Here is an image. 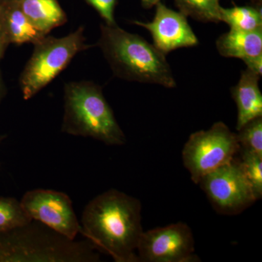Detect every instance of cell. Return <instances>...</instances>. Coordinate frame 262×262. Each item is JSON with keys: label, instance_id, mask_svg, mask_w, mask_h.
Here are the masks:
<instances>
[{"label": "cell", "instance_id": "6da1fadb", "mask_svg": "<svg viewBox=\"0 0 262 262\" xmlns=\"http://www.w3.org/2000/svg\"><path fill=\"white\" fill-rule=\"evenodd\" d=\"M80 234L116 262H139L136 254L143 233L137 198L112 189L84 207Z\"/></svg>", "mask_w": 262, "mask_h": 262}, {"label": "cell", "instance_id": "7a4b0ae2", "mask_svg": "<svg viewBox=\"0 0 262 262\" xmlns=\"http://www.w3.org/2000/svg\"><path fill=\"white\" fill-rule=\"evenodd\" d=\"M97 45L114 75L130 82L156 84L168 89L177 86L166 56L154 45L117 24H101Z\"/></svg>", "mask_w": 262, "mask_h": 262}, {"label": "cell", "instance_id": "3957f363", "mask_svg": "<svg viewBox=\"0 0 262 262\" xmlns=\"http://www.w3.org/2000/svg\"><path fill=\"white\" fill-rule=\"evenodd\" d=\"M62 132L92 138L110 146L126 144L102 89L91 81L70 82L64 87V113Z\"/></svg>", "mask_w": 262, "mask_h": 262}, {"label": "cell", "instance_id": "277c9868", "mask_svg": "<svg viewBox=\"0 0 262 262\" xmlns=\"http://www.w3.org/2000/svg\"><path fill=\"white\" fill-rule=\"evenodd\" d=\"M80 27L63 37L46 35L34 45L30 59L19 79L24 100L34 97L67 68L76 55L92 48Z\"/></svg>", "mask_w": 262, "mask_h": 262}, {"label": "cell", "instance_id": "5b68a950", "mask_svg": "<svg viewBox=\"0 0 262 262\" xmlns=\"http://www.w3.org/2000/svg\"><path fill=\"white\" fill-rule=\"evenodd\" d=\"M237 135L222 122H217L207 130L189 136L183 148L182 158L194 184L207 174L229 163L238 154Z\"/></svg>", "mask_w": 262, "mask_h": 262}, {"label": "cell", "instance_id": "8992f818", "mask_svg": "<svg viewBox=\"0 0 262 262\" xmlns=\"http://www.w3.org/2000/svg\"><path fill=\"white\" fill-rule=\"evenodd\" d=\"M198 184L213 208L222 214L242 213L257 201L236 157L203 177Z\"/></svg>", "mask_w": 262, "mask_h": 262}, {"label": "cell", "instance_id": "52a82bcc", "mask_svg": "<svg viewBox=\"0 0 262 262\" xmlns=\"http://www.w3.org/2000/svg\"><path fill=\"white\" fill-rule=\"evenodd\" d=\"M136 250L139 261H201L194 254L192 229L183 222L143 232Z\"/></svg>", "mask_w": 262, "mask_h": 262}, {"label": "cell", "instance_id": "ba28073f", "mask_svg": "<svg viewBox=\"0 0 262 262\" xmlns=\"http://www.w3.org/2000/svg\"><path fill=\"white\" fill-rule=\"evenodd\" d=\"M22 206L33 221L49 227L66 238L75 241L81 225L68 194L51 189H36L24 194Z\"/></svg>", "mask_w": 262, "mask_h": 262}, {"label": "cell", "instance_id": "9c48e42d", "mask_svg": "<svg viewBox=\"0 0 262 262\" xmlns=\"http://www.w3.org/2000/svg\"><path fill=\"white\" fill-rule=\"evenodd\" d=\"M155 7L156 11L151 21L132 20L134 25L149 31L155 47L167 55L179 48L198 46L199 41L185 15L170 9L161 2Z\"/></svg>", "mask_w": 262, "mask_h": 262}, {"label": "cell", "instance_id": "30bf717a", "mask_svg": "<svg viewBox=\"0 0 262 262\" xmlns=\"http://www.w3.org/2000/svg\"><path fill=\"white\" fill-rule=\"evenodd\" d=\"M261 77L246 69L241 72V78L231 89V94L237 105L236 130L253 119L262 117V94L259 82Z\"/></svg>", "mask_w": 262, "mask_h": 262}, {"label": "cell", "instance_id": "8fae6325", "mask_svg": "<svg viewBox=\"0 0 262 262\" xmlns=\"http://www.w3.org/2000/svg\"><path fill=\"white\" fill-rule=\"evenodd\" d=\"M217 51L226 58L245 61L262 55V29L254 31L231 29L222 34L215 42Z\"/></svg>", "mask_w": 262, "mask_h": 262}, {"label": "cell", "instance_id": "7c38bea8", "mask_svg": "<svg viewBox=\"0 0 262 262\" xmlns=\"http://www.w3.org/2000/svg\"><path fill=\"white\" fill-rule=\"evenodd\" d=\"M0 4L5 32L10 44L20 46L32 43L34 45L46 37V34L38 30L24 14L18 0H9Z\"/></svg>", "mask_w": 262, "mask_h": 262}, {"label": "cell", "instance_id": "4fadbf2b", "mask_svg": "<svg viewBox=\"0 0 262 262\" xmlns=\"http://www.w3.org/2000/svg\"><path fill=\"white\" fill-rule=\"evenodd\" d=\"M18 3L33 25L46 35L67 23V14L58 0H18Z\"/></svg>", "mask_w": 262, "mask_h": 262}, {"label": "cell", "instance_id": "5bb4252c", "mask_svg": "<svg viewBox=\"0 0 262 262\" xmlns=\"http://www.w3.org/2000/svg\"><path fill=\"white\" fill-rule=\"evenodd\" d=\"M220 21L228 24L231 29L254 31L262 29L261 8L251 6L221 7Z\"/></svg>", "mask_w": 262, "mask_h": 262}, {"label": "cell", "instance_id": "9a60e30c", "mask_svg": "<svg viewBox=\"0 0 262 262\" xmlns=\"http://www.w3.org/2000/svg\"><path fill=\"white\" fill-rule=\"evenodd\" d=\"M179 11L198 21L220 22V0H174Z\"/></svg>", "mask_w": 262, "mask_h": 262}, {"label": "cell", "instance_id": "2e32d148", "mask_svg": "<svg viewBox=\"0 0 262 262\" xmlns=\"http://www.w3.org/2000/svg\"><path fill=\"white\" fill-rule=\"evenodd\" d=\"M32 221L20 201L14 198L0 196V233L24 227Z\"/></svg>", "mask_w": 262, "mask_h": 262}, {"label": "cell", "instance_id": "e0dca14e", "mask_svg": "<svg viewBox=\"0 0 262 262\" xmlns=\"http://www.w3.org/2000/svg\"><path fill=\"white\" fill-rule=\"evenodd\" d=\"M239 161L256 200L262 198V155L239 149Z\"/></svg>", "mask_w": 262, "mask_h": 262}, {"label": "cell", "instance_id": "ac0fdd59", "mask_svg": "<svg viewBox=\"0 0 262 262\" xmlns=\"http://www.w3.org/2000/svg\"><path fill=\"white\" fill-rule=\"evenodd\" d=\"M237 131L239 149L262 155V117L253 119Z\"/></svg>", "mask_w": 262, "mask_h": 262}, {"label": "cell", "instance_id": "d6986e66", "mask_svg": "<svg viewBox=\"0 0 262 262\" xmlns=\"http://www.w3.org/2000/svg\"><path fill=\"white\" fill-rule=\"evenodd\" d=\"M93 7L107 25L117 24L115 18V10L118 0H85Z\"/></svg>", "mask_w": 262, "mask_h": 262}, {"label": "cell", "instance_id": "ffe728a7", "mask_svg": "<svg viewBox=\"0 0 262 262\" xmlns=\"http://www.w3.org/2000/svg\"><path fill=\"white\" fill-rule=\"evenodd\" d=\"M9 45V41H8L6 32H5L4 23H3L2 5L0 4V60L4 56L5 51Z\"/></svg>", "mask_w": 262, "mask_h": 262}, {"label": "cell", "instance_id": "44dd1931", "mask_svg": "<svg viewBox=\"0 0 262 262\" xmlns=\"http://www.w3.org/2000/svg\"><path fill=\"white\" fill-rule=\"evenodd\" d=\"M244 63L247 66V69L261 77L262 75V55L245 60Z\"/></svg>", "mask_w": 262, "mask_h": 262}, {"label": "cell", "instance_id": "7402d4cb", "mask_svg": "<svg viewBox=\"0 0 262 262\" xmlns=\"http://www.w3.org/2000/svg\"><path fill=\"white\" fill-rule=\"evenodd\" d=\"M141 5H142L144 8L150 9V8L158 4L160 2V0H141Z\"/></svg>", "mask_w": 262, "mask_h": 262}, {"label": "cell", "instance_id": "603a6c76", "mask_svg": "<svg viewBox=\"0 0 262 262\" xmlns=\"http://www.w3.org/2000/svg\"><path fill=\"white\" fill-rule=\"evenodd\" d=\"M5 95V86L3 83V77H2L1 71H0V101Z\"/></svg>", "mask_w": 262, "mask_h": 262}, {"label": "cell", "instance_id": "cb8c5ba5", "mask_svg": "<svg viewBox=\"0 0 262 262\" xmlns=\"http://www.w3.org/2000/svg\"><path fill=\"white\" fill-rule=\"evenodd\" d=\"M251 1L254 6L258 7L259 8H262V0H251Z\"/></svg>", "mask_w": 262, "mask_h": 262}, {"label": "cell", "instance_id": "d4e9b609", "mask_svg": "<svg viewBox=\"0 0 262 262\" xmlns=\"http://www.w3.org/2000/svg\"><path fill=\"white\" fill-rule=\"evenodd\" d=\"M9 1V0H0V3H4V2Z\"/></svg>", "mask_w": 262, "mask_h": 262}, {"label": "cell", "instance_id": "484cf974", "mask_svg": "<svg viewBox=\"0 0 262 262\" xmlns=\"http://www.w3.org/2000/svg\"><path fill=\"white\" fill-rule=\"evenodd\" d=\"M2 140V138H0V141H1Z\"/></svg>", "mask_w": 262, "mask_h": 262}]
</instances>
